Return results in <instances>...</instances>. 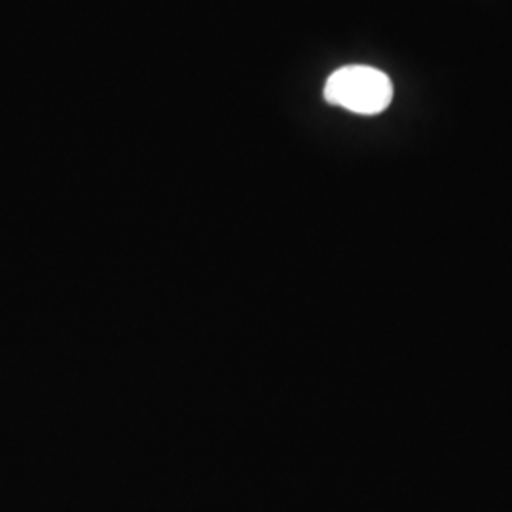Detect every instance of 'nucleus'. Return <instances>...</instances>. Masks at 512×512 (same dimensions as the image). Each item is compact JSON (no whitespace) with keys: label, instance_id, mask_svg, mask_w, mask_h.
I'll use <instances>...</instances> for the list:
<instances>
[{"label":"nucleus","instance_id":"1","mask_svg":"<svg viewBox=\"0 0 512 512\" xmlns=\"http://www.w3.org/2000/svg\"><path fill=\"white\" fill-rule=\"evenodd\" d=\"M325 99L330 105L355 114L374 116L391 105L393 82L374 67L348 65L330 74L325 84Z\"/></svg>","mask_w":512,"mask_h":512}]
</instances>
